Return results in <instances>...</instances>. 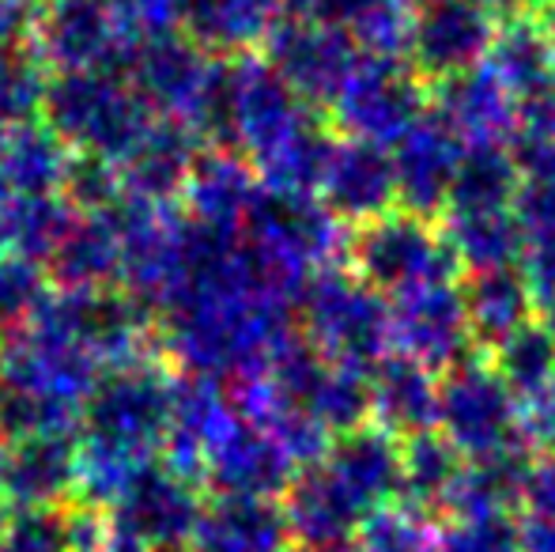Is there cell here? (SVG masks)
<instances>
[{
    "mask_svg": "<svg viewBox=\"0 0 555 552\" xmlns=\"http://www.w3.org/2000/svg\"><path fill=\"white\" fill-rule=\"evenodd\" d=\"M302 337L340 368L371 371L389 356V299L366 287L351 269H318L295 299Z\"/></svg>",
    "mask_w": 555,
    "mask_h": 552,
    "instance_id": "1",
    "label": "cell"
},
{
    "mask_svg": "<svg viewBox=\"0 0 555 552\" xmlns=\"http://www.w3.org/2000/svg\"><path fill=\"white\" fill-rule=\"evenodd\" d=\"M348 258L351 273L386 299L427 284H446L461 273L439 223L404 208L356 228L348 239Z\"/></svg>",
    "mask_w": 555,
    "mask_h": 552,
    "instance_id": "2",
    "label": "cell"
},
{
    "mask_svg": "<svg viewBox=\"0 0 555 552\" xmlns=\"http://www.w3.org/2000/svg\"><path fill=\"white\" fill-rule=\"evenodd\" d=\"M439 435L465 462L526 447L518 398L491 360L468 356L439 375Z\"/></svg>",
    "mask_w": 555,
    "mask_h": 552,
    "instance_id": "3",
    "label": "cell"
},
{
    "mask_svg": "<svg viewBox=\"0 0 555 552\" xmlns=\"http://www.w3.org/2000/svg\"><path fill=\"white\" fill-rule=\"evenodd\" d=\"M427 106V84L409 65V57H366L359 53L356 68L330 103V118L340 137L393 147L409 133Z\"/></svg>",
    "mask_w": 555,
    "mask_h": 552,
    "instance_id": "4",
    "label": "cell"
},
{
    "mask_svg": "<svg viewBox=\"0 0 555 552\" xmlns=\"http://www.w3.org/2000/svg\"><path fill=\"white\" fill-rule=\"evenodd\" d=\"M389 345L435 375L468 360L476 337L457 280L427 284L389 299Z\"/></svg>",
    "mask_w": 555,
    "mask_h": 552,
    "instance_id": "5",
    "label": "cell"
},
{
    "mask_svg": "<svg viewBox=\"0 0 555 552\" xmlns=\"http://www.w3.org/2000/svg\"><path fill=\"white\" fill-rule=\"evenodd\" d=\"M495 35V15L476 0H431L412 20L409 65L424 84H442L468 68H480Z\"/></svg>",
    "mask_w": 555,
    "mask_h": 552,
    "instance_id": "6",
    "label": "cell"
},
{
    "mask_svg": "<svg viewBox=\"0 0 555 552\" xmlns=\"http://www.w3.org/2000/svg\"><path fill=\"white\" fill-rule=\"evenodd\" d=\"M264 61L307 106H330L356 68L359 50L344 30L284 20L264 38Z\"/></svg>",
    "mask_w": 555,
    "mask_h": 552,
    "instance_id": "7",
    "label": "cell"
},
{
    "mask_svg": "<svg viewBox=\"0 0 555 552\" xmlns=\"http://www.w3.org/2000/svg\"><path fill=\"white\" fill-rule=\"evenodd\" d=\"M208 480L220 496H246V500H276L295 477V462L269 424L234 413L220 439L205 454Z\"/></svg>",
    "mask_w": 555,
    "mask_h": 552,
    "instance_id": "8",
    "label": "cell"
},
{
    "mask_svg": "<svg viewBox=\"0 0 555 552\" xmlns=\"http://www.w3.org/2000/svg\"><path fill=\"white\" fill-rule=\"evenodd\" d=\"M461 155H465V144L446 129L439 114L427 111L409 133L389 147V163H393V182H397V208L427 216V220L442 216L453 190V178H457Z\"/></svg>",
    "mask_w": 555,
    "mask_h": 552,
    "instance_id": "9",
    "label": "cell"
},
{
    "mask_svg": "<svg viewBox=\"0 0 555 552\" xmlns=\"http://www.w3.org/2000/svg\"><path fill=\"white\" fill-rule=\"evenodd\" d=\"M318 197L344 228H363L378 216L397 208V182L389 147L366 144V140L340 137L333 140L330 159H325Z\"/></svg>",
    "mask_w": 555,
    "mask_h": 552,
    "instance_id": "10",
    "label": "cell"
},
{
    "mask_svg": "<svg viewBox=\"0 0 555 552\" xmlns=\"http://www.w3.org/2000/svg\"><path fill=\"white\" fill-rule=\"evenodd\" d=\"M435 114L465 147H506L518 133V99L488 65L435 84Z\"/></svg>",
    "mask_w": 555,
    "mask_h": 552,
    "instance_id": "11",
    "label": "cell"
},
{
    "mask_svg": "<svg viewBox=\"0 0 555 552\" xmlns=\"http://www.w3.org/2000/svg\"><path fill=\"white\" fill-rule=\"evenodd\" d=\"M287 530L299 545H348L371 511L336 480L325 462L295 470L284 492Z\"/></svg>",
    "mask_w": 555,
    "mask_h": 552,
    "instance_id": "12",
    "label": "cell"
},
{
    "mask_svg": "<svg viewBox=\"0 0 555 552\" xmlns=\"http://www.w3.org/2000/svg\"><path fill=\"white\" fill-rule=\"evenodd\" d=\"M371 383V424L409 442L439 432V375L401 352H389L366 371Z\"/></svg>",
    "mask_w": 555,
    "mask_h": 552,
    "instance_id": "13",
    "label": "cell"
},
{
    "mask_svg": "<svg viewBox=\"0 0 555 552\" xmlns=\"http://www.w3.org/2000/svg\"><path fill=\"white\" fill-rule=\"evenodd\" d=\"M401 439L382 432L378 424H363L336 435L322 462L366 511H374L389 500H401Z\"/></svg>",
    "mask_w": 555,
    "mask_h": 552,
    "instance_id": "14",
    "label": "cell"
},
{
    "mask_svg": "<svg viewBox=\"0 0 555 552\" xmlns=\"http://www.w3.org/2000/svg\"><path fill=\"white\" fill-rule=\"evenodd\" d=\"M193 541L197 552H292L284 508L246 496H220L216 508L201 511Z\"/></svg>",
    "mask_w": 555,
    "mask_h": 552,
    "instance_id": "15",
    "label": "cell"
},
{
    "mask_svg": "<svg viewBox=\"0 0 555 552\" xmlns=\"http://www.w3.org/2000/svg\"><path fill=\"white\" fill-rule=\"evenodd\" d=\"M261 190L264 185L257 170L249 167V159H238V155H208V159L193 163L190 170V201L197 223L223 231V235H238Z\"/></svg>",
    "mask_w": 555,
    "mask_h": 552,
    "instance_id": "16",
    "label": "cell"
},
{
    "mask_svg": "<svg viewBox=\"0 0 555 552\" xmlns=\"http://www.w3.org/2000/svg\"><path fill=\"white\" fill-rule=\"evenodd\" d=\"M533 450H503L491 458H473L461 465L450 496H446V515L450 523H468V518H495L514 515L521 503V485H526Z\"/></svg>",
    "mask_w": 555,
    "mask_h": 552,
    "instance_id": "17",
    "label": "cell"
},
{
    "mask_svg": "<svg viewBox=\"0 0 555 552\" xmlns=\"http://www.w3.org/2000/svg\"><path fill=\"white\" fill-rule=\"evenodd\" d=\"M129 541L137 552H147L152 545H182L201 523V508L190 485L175 473H140L137 488L129 492Z\"/></svg>",
    "mask_w": 555,
    "mask_h": 552,
    "instance_id": "18",
    "label": "cell"
},
{
    "mask_svg": "<svg viewBox=\"0 0 555 552\" xmlns=\"http://www.w3.org/2000/svg\"><path fill=\"white\" fill-rule=\"evenodd\" d=\"M461 292H465L473 337L483 348H499L511 333L533 322V287H529L526 273L518 266L468 273Z\"/></svg>",
    "mask_w": 555,
    "mask_h": 552,
    "instance_id": "19",
    "label": "cell"
},
{
    "mask_svg": "<svg viewBox=\"0 0 555 552\" xmlns=\"http://www.w3.org/2000/svg\"><path fill=\"white\" fill-rule=\"evenodd\" d=\"M442 235L450 243L457 269L483 273V269L518 266L521 239L511 208H491V213H442Z\"/></svg>",
    "mask_w": 555,
    "mask_h": 552,
    "instance_id": "20",
    "label": "cell"
},
{
    "mask_svg": "<svg viewBox=\"0 0 555 552\" xmlns=\"http://www.w3.org/2000/svg\"><path fill=\"white\" fill-rule=\"evenodd\" d=\"M483 65L499 76V84H503L514 99L529 95V91H537L541 84H548L555 76L548 30L533 20H511L506 27H499Z\"/></svg>",
    "mask_w": 555,
    "mask_h": 552,
    "instance_id": "21",
    "label": "cell"
},
{
    "mask_svg": "<svg viewBox=\"0 0 555 552\" xmlns=\"http://www.w3.org/2000/svg\"><path fill=\"white\" fill-rule=\"evenodd\" d=\"M518 167L506 147H465L457 178H453L446 213H491L511 208L518 197Z\"/></svg>",
    "mask_w": 555,
    "mask_h": 552,
    "instance_id": "22",
    "label": "cell"
},
{
    "mask_svg": "<svg viewBox=\"0 0 555 552\" xmlns=\"http://www.w3.org/2000/svg\"><path fill=\"white\" fill-rule=\"evenodd\" d=\"M461 465H465V458L439 432L409 439L401 450V500H409L412 508L427 511V515L442 511Z\"/></svg>",
    "mask_w": 555,
    "mask_h": 552,
    "instance_id": "23",
    "label": "cell"
},
{
    "mask_svg": "<svg viewBox=\"0 0 555 552\" xmlns=\"http://www.w3.org/2000/svg\"><path fill=\"white\" fill-rule=\"evenodd\" d=\"M212 76V65H205L201 50L182 38H163L144 57V84L159 103L175 111L197 114V103L205 95V84Z\"/></svg>",
    "mask_w": 555,
    "mask_h": 552,
    "instance_id": "24",
    "label": "cell"
},
{
    "mask_svg": "<svg viewBox=\"0 0 555 552\" xmlns=\"http://www.w3.org/2000/svg\"><path fill=\"white\" fill-rule=\"evenodd\" d=\"M299 409H307L333 439L371 424V383H366V371L340 368V363L325 360L322 375L314 378V386L307 390Z\"/></svg>",
    "mask_w": 555,
    "mask_h": 552,
    "instance_id": "25",
    "label": "cell"
},
{
    "mask_svg": "<svg viewBox=\"0 0 555 552\" xmlns=\"http://www.w3.org/2000/svg\"><path fill=\"white\" fill-rule=\"evenodd\" d=\"M518 223V269L529 284L555 280V182H521L511 205Z\"/></svg>",
    "mask_w": 555,
    "mask_h": 552,
    "instance_id": "26",
    "label": "cell"
},
{
    "mask_svg": "<svg viewBox=\"0 0 555 552\" xmlns=\"http://www.w3.org/2000/svg\"><path fill=\"white\" fill-rule=\"evenodd\" d=\"M197 42L212 50H249L276 27V0H201Z\"/></svg>",
    "mask_w": 555,
    "mask_h": 552,
    "instance_id": "27",
    "label": "cell"
},
{
    "mask_svg": "<svg viewBox=\"0 0 555 552\" xmlns=\"http://www.w3.org/2000/svg\"><path fill=\"white\" fill-rule=\"evenodd\" d=\"M491 363L503 375V383L514 390V398L548 390L555 383V333L544 330L541 322L521 325L503 345L491 348Z\"/></svg>",
    "mask_w": 555,
    "mask_h": 552,
    "instance_id": "28",
    "label": "cell"
},
{
    "mask_svg": "<svg viewBox=\"0 0 555 552\" xmlns=\"http://www.w3.org/2000/svg\"><path fill=\"white\" fill-rule=\"evenodd\" d=\"M435 518L427 511L412 508L409 500H389L363 518L356 534L359 552H431L435 545Z\"/></svg>",
    "mask_w": 555,
    "mask_h": 552,
    "instance_id": "29",
    "label": "cell"
},
{
    "mask_svg": "<svg viewBox=\"0 0 555 552\" xmlns=\"http://www.w3.org/2000/svg\"><path fill=\"white\" fill-rule=\"evenodd\" d=\"M193 140L182 129H159L140 147V178L152 193H167L178 182H190L193 170Z\"/></svg>",
    "mask_w": 555,
    "mask_h": 552,
    "instance_id": "30",
    "label": "cell"
},
{
    "mask_svg": "<svg viewBox=\"0 0 555 552\" xmlns=\"http://www.w3.org/2000/svg\"><path fill=\"white\" fill-rule=\"evenodd\" d=\"M518 508L526 523L555 526V454H541L529 462Z\"/></svg>",
    "mask_w": 555,
    "mask_h": 552,
    "instance_id": "31",
    "label": "cell"
},
{
    "mask_svg": "<svg viewBox=\"0 0 555 552\" xmlns=\"http://www.w3.org/2000/svg\"><path fill=\"white\" fill-rule=\"evenodd\" d=\"M518 427L526 447L533 450H555V383L548 390H537L529 398H518Z\"/></svg>",
    "mask_w": 555,
    "mask_h": 552,
    "instance_id": "32",
    "label": "cell"
},
{
    "mask_svg": "<svg viewBox=\"0 0 555 552\" xmlns=\"http://www.w3.org/2000/svg\"><path fill=\"white\" fill-rule=\"evenodd\" d=\"M374 0H287L292 8V20L314 23V27H330V30H344L351 35L363 12L371 8Z\"/></svg>",
    "mask_w": 555,
    "mask_h": 552,
    "instance_id": "33",
    "label": "cell"
},
{
    "mask_svg": "<svg viewBox=\"0 0 555 552\" xmlns=\"http://www.w3.org/2000/svg\"><path fill=\"white\" fill-rule=\"evenodd\" d=\"M506 152H511L521 182H555V140L533 137V133H514Z\"/></svg>",
    "mask_w": 555,
    "mask_h": 552,
    "instance_id": "34",
    "label": "cell"
},
{
    "mask_svg": "<svg viewBox=\"0 0 555 552\" xmlns=\"http://www.w3.org/2000/svg\"><path fill=\"white\" fill-rule=\"evenodd\" d=\"M518 133L555 140V76L537 91L518 99Z\"/></svg>",
    "mask_w": 555,
    "mask_h": 552,
    "instance_id": "35",
    "label": "cell"
},
{
    "mask_svg": "<svg viewBox=\"0 0 555 552\" xmlns=\"http://www.w3.org/2000/svg\"><path fill=\"white\" fill-rule=\"evenodd\" d=\"M533 287V322H541L544 330L555 333V280H541Z\"/></svg>",
    "mask_w": 555,
    "mask_h": 552,
    "instance_id": "36",
    "label": "cell"
},
{
    "mask_svg": "<svg viewBox=\"0 0 555 552\" xmlns=\"http://www.w3.org/2000/svg\"><path fill=\"white\" fill-rule=\"evenodd\" d=\"M521 530V552H555V526H541V523H518Z\"/></svg>",
    "mask_w": 555,
    "mask_h": 552,
    "instance_id": "37",
    "label": "cell"
},
{
    "mask_svg": "<svg viewBox=\"0 0 555 552\" xmlns=\"http://www.w3.org/2000/svg\"><path fill=\"white\" fill-rule=\"evenodd\" d=\"M476 4H483L491 15H495V8H499V12H514V15H518V12H526L529 4H537V0H476Z\"/></svg>",
    "mask_w": 555,
    "mask_h": 552,
    "instance_id": "38",
    "label": "cell"
},
{
    "mask_svg": "<svg viewBox=\"0 0 555 552\" xmlns=\"http://www.w3.org/2000/svg\"><path fill=\"white\" fill-rule=\"evenodd\" d=\"M295 552H359L356 545H299Z\"/></svg>",
    "mask_w": 555,
    "mask_h": 552,
    "instance_id": "39",
    "label": "cell"
},
{
    "mask_svg": "<svg viewBox=\"0 0 555 552\" xmlns=\"http://www.w3.org/2000/svg\"><path fill=\"white\" fill-rule=\"evenodd\" d=\"M544 30H548V46H552V57H555V15H552V23Z\"/></svg>",
    "mask_w": 555,
    "mask_h": 552,
    "instance_id": "40",
    "label": "cell"
}]
</instances>
